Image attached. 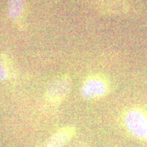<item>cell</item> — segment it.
<instances>
[{
	"instance_id": "1",
	"label": "cell",
	"mask_w": 147,
	"mask_h": 147,
	"mask_svg": "<svg viewBox=\"0 0 147 147\" xmlns=\"http://www.w3.org/2000/svg\"><path fill=\"white\" fill-rule=\"evenodd\" d=\"M125 127L133 136L147 141V113L138 108L127 111L124 117Z\"/></svg>"
},
{
	"instance_id": "2",
	"label": "cell",
	"mask_w": 147,
	"mask_h": 147,
	"mask_svg": "<svg viewBox=\"0 0 147 147\" xmlns=\"http://www.w3.org/2000/svg\"><path fill=\"white\" fill-rule=\"evenodd\" d=\"M71 88V80L69 76L57 77L49 84L45 92V97L50 103L56 104L61 102L68 95Z\"/></svg>"
},
{
	"instance_id": "3",
	"label": "cell",
	"mask_w": 147,
	"mask_h": 147,
	"mask_svg": "<svg viewBox=\"0 0 147 147\" xmlns=\"http://www.w3.org/2000/svg\"><path fill=\"white\" fill-rule=\"evenodd\" d=\"M109 91L108 83L100 76H93L84 81L81 88L82 97L86 100H93L106 95Z\"/></svg>"
},
{
	"instance_id": "4",
	"label": "cell",
	"mask_w": 147,
	"mask_h": 147,
	"mask_svg": "<svg viewBox=\"0 0 147 147\" xmlns=\"http://www.w3.org/2000/svg\"><path fill=\"white\" fill-rule=\"evenodd\" d=\"M76 134V129L75 127H63L49 138L45 147H63L70 142Z\"/></svg>"
},
{
	"instance_id": "5",
	"label": "cell",
	"mask_w": 147,
	"mask_h": 147,
	"mask_svg": "<svg viewBox=\"0 0 147 147\" xmlns=\"http://www.w3.org/2000/svg\"><path fill=\"white\" fill-rule=\"evenodd\" d=\"M24 10V0H9L8 15L13 20H17L22 16Z\"/></svg>"
},
{
	"instance_id": "6",
	"label": "cell",
	"mask_w": 147,
	"mask_h": 147,
	"mask_svg": "<svg viewBox=\"0 0 147 147\" xmlns=\"http://www.w3.org/2000/svg\"><path fill=\"white\" fill-rule=\"evenodd\" d=\"M10 67L9 61L6 57L0 55V81L8 78L10 72Z\"/></svg>"
}]
</instances>
